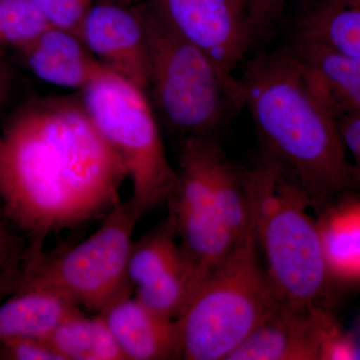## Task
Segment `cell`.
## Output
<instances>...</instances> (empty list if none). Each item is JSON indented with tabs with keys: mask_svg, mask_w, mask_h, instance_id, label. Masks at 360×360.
<instances>
[{
	"mask_svg": "<svg viewBox=\"0 0 360 360\" xmlns=\"http://www.w3.org/2000/svg\"><path fill=\"white\" fill-rule=\"evenodd\" d=\"M125 179L80 97L25 104L0 134V210L27 255L44 251L52 234L103 219Z\"/></svg>",
	"mask_w": 360,
	"mask_h": 360,
	"instance_id": "cell-1",
	"label": "cell"
},
{
	"mask_svg": "<svg viewBox=\"0 0 360 360\" xmlns=\"http://www.w3.org/2000/svg\"><path fill=\"white\" fill-rule=\"evenodd\" d=\"M264 153L317 207L360 191V176L341 141L338 120L309 89L286 49L253 60L239 77Z\"/></svg>",
	"mask_w": 360,
	"mask_h": 360,
	"instance_id": "cell-2",
	"label": "cell"
},
{
	"mask_svg": "<svg viewBox=\"0 0 360 360\" xmlns=\"http://www.w3.org/2000/svg\"><path fill=\"white\" fill-rule=\"evenodd\" d=\"M250 219L269 276L283 302L300 309L324 307L329 278L311 198L270 156L243 169Z\"/></svg>",
	"mask_w": 360,
	"mask_h": 360,
	"instance_id": "cell-3",
	"label": "cell"
},
{
	"mask_svg": "<svg viewBox=\"0 0 360 360\" xmlns=\"http://www.w3.org/2000/svg\"><path fill=\"white\" fill-rule=\"evenodd\" d=\"M281 302L260 265L250 224L175 319L179 359L227 360Z\"/></svg>",
	"mask_w": 360,
	"mask_h": 360,
	"instance_id": "cell-4",
	"label": "cell"
},
{
	"mask_svg": "<svg viewBox=\"0 0 360 360\" xmlns=\"http://www.w3.org/2000/svg\"><path fill=\"white\" fill-rule=\"evenodd\" d=\"M148 52V94L182 139L212 136L241 104L210 58L168 22L153 1L135 8Z\"/></svg>",
	"mask_w": 360,
	"mask_h": 360,
	"instance_id": "cell-5",
	"label": "cell"
},
{
	"mask_svg": "<svg viewBox=\"0 0 360 360\" xmlns=\"http://www.w3.org/2000/svg\"><path fill=\"white\" fill-rule=\"evenodd\" d=\"M94 125L120 156L139 214L167 203L176 181L148 92L104 68L80 91Z\"/></svg>",
	"mask_w": 360,
	"mask_h": 360,
	"instance_id": "cell-6",
	"label": "cell"
},
{
	"mask_svg": "<svg viewBox=\"0 0 360 360\" xmlns=\"http://www.w3.org/2000/svg\"><path fill=\"white\" fill-rule=\"evenodd\" d=\"M141 215L130 200L120 201L91 236L65 251L47 255L23 252L20 283L58 291L78 307L103 311L131 290L127 264Z\"/></svg>",
	"mask_w": 360,
	"mask_h": 360,
	"instance_id": "cell-7",
	"label": "cell"
},
{
	"mask_svg": "<svg viewBox=\"0 0 360 360\" xmlns=\"http://www.w3.org/2000/svg\"><path fill=\"white\" fill-rule=\"evenodd\" d=\"M184 39L205 52L241 101L238 70L253 37L240 0H153Z\"/></svg>",
	"mask_w": 360,
	"mask_h": 360,
	"instance_id": "cell-8",
	"label": "cell"
},
{
	"mask_svg": "<svg viewBox=\"0 0 360 360\" xmlns=\"http://www.w3.org/2000/svg\"><path fill=\"white\" fill-rule=\"evenodd\" d=\"M82 40L104 68L148 92L146 37L135 9L94 4L82 26Z\"/></svg>",
	"mask_w": 360,
	"mask_h": 360,
	"instance_id": "cell-9",
	"label": "cell"
},
{
	"mask_svg": "<svg viewBox=\"0 0 360 360\" xmlns=\"http://www.w3.org/2000/svg\"><path fill=\"white\" fill-rule=\"evenodd\" d=\"M286 51L314 96L338 122L360 116L359 58L296 37Z\"/></svg>",
	"mask_w": 360,
	"mask_h": 360,
	"instance_id": "cell-10",
	"label": "cell"
},
{
	"mask_svg": "<svg viewBox=\"0 0 360 360\" xmlns=\"http://www.w3.org/2000/svg\"><path fill=\"white\" fill-rule=\"evenodd\" d=\"M130 290L99 312L125 360L179 359L176 322L149 309Z\"/></svg>",
	"mask_w": 360,
	"mask_h": 360,
	"instance_id": "cell-11",
	"label": "cell"
},
{
	"mask_svg": "<svg viewBox=\"0 0 360 360\" xmlns=\"http://www.w3.org/2000/svg\"><path fill=\"white\" fill-rule=\"evenodd\" d=\"M312 309L281 302L227 360H319Z\"/></svg>",
	"mask_w": 360,
	"mask_h": 360,
	"instance_id": "cell-12",
	"label": "cell"
},
{
	"mask_svg": "<svg viewBox=\"0 0 360 360\" xmlns=\"http://www.w3.org/2000/svg\"><path fill=\"white\" fill-rule=\"evenodd\" d=\"M33 75L47 84L82 91L104 70L82 39L56 26L18 49Z\"/></svg>",
	"mask_w": 360,
	"mask_h": 360,
	"instance_id": "cell-13",
	"label": "cell"
},
{
	"mask_svg": "<svg viewBox=\"0 0 360 360\" xmlns=\"http://www.w3.org/2000/svg\"><path fill=\"white\" fill-rule=\"evenodd\" d=\"M355 193L321 206L316 219L331 283L360 285V198Z\"/></svg>",
	"mask_w": 360,
	"mask_h": 360,
	"instance_id": "cell-14",
	"label": "cell"
},
{
	"mask_svg": "<svg viewBox=\"0 0 360 360\" xmlns=\"http://www.w3.org/2000/svg\"><path fill=\"white\" fill-rule=\"evenodd\" d=\"M77 310V303L58 291L20 283L15 291L0 303V338L26 336L49 340Z\"/></svg>",
	"mask_w": 360,
	"mask_h": 360,
	"instance_id": "cell-15",
	"label": "cell"
},
{
	"mask_svg": "<svg viewBox=\"0 0 360 360\" xmlns=\"http://www.w3.org/2000/svg\"><path fill=\"white\" fill-rule=\"evenodd\" d=\"M295 37L360 59V0H316L302 6Z\"/></svg>",
	"mask_w": 360,
	"mask_h": 360,
	"instance_id": "cell-16",
	"label": "cell"
},
{
	"mask_svg": "<svg viewBox=\"0 0 360 360\" xmlns=\"http://www.w3.org/2000/svg\"><path fill=\"white\" fill-rule=\"evenodd\" d=\"M49 342L63 360H125L101 314L77 310L54 330Z\"/></svg>",
	"mask_w": 360,
	"mask_h": 360,
	"instance_id": "cell-17",
	"label": "cell"
},
{
	"mask_svg": "<svg viewBox=\"0 0 360 360\" xmlns=\"http://www.w3.org/2000/svg\"><path fill=\"white\" fill-rule=\"evenodd\" d=\"M184 262L174 219L168 215L165 221L134 241L127 264V278L136 288Z\"/></svg>",
	"mask_w": 360,
	"mask_h": 360,
	"instance_id": "cell-18",
	"label": "cell"
},
{
	"mask_svg": "<svg viewBox=\"0 0 360 360\" xmlns=\"http://www.w3.org/2000/svg\"><path fill=\"white\" fill-rule=\"evenodd\" d=\"M212 195L213 208L225 226L236 239L243 238L251 224L245 172L232 165L220 146L213 156Z\"/></svg>",
	"mask_w": 360,
	"mask_h": 360,
	"instance_id": "cell-19",
	"label": "cell"
},
{
	"mask_svg": "<svg viewBox=\"0 0 360 360\" xmlns=\"http://www.w3.org/2000/svg\"><path fill=\"white\" fill-rule=\"evenodd\" d=\"M196 288L193 274L184 260L163 276L136 286L135 297L156 314L175 321Z\"/></svg>",
	"mask_w": 360,
	"mask_h": 360,
	"instance_id": "cell-20",
	"label": "cell"
},
{
	"mask_svg": "<svg viewBox=\"0 0 360 360\" xmlns=\"http://www.w3.org/2000/svg\"><path fill=\"white\" fill-rule=\"evenodd\" d=\"M51 26L32 0H0V54L20 49Z\"/></svg>",
	"mask_w": 360,
	"mask_h": 360,
	"instance_id": "cell-21",
	"label": "cell"
},
{
	"mask_svg": "<svg viewBox=\"0 0 360 360\" xmlns=\"http://www.w3.org/2000/svg\"><path fill=\"white\" fill-rule=\"evenodd\" d=\"M315 331L319 345V360L360 359V345L347 333L326 307H315Z\"/></svg>",
	"mask_w": 360,
	"mask_h": 360,
	"instance_id": "cell-22",
	"label": "cell"
},
{
	"mask_svg": "<svg viewBox=\"0 0 360 360\" xmlns=\"http://www.w3.org/2000/svg\"><path fill=\"white\" fill-rule=\"evenodd\" d=\"M51 26L73 33L82 39V26L94 0H32Z\"/></svg>",
	"mask_w": 360,
	"mask_h": 360,
	"instance_id": "cell-23",
	"label": "cell"
},
{
	"mask_svg": "<svg viewBox=\"0 0 360 360\" xmlns=\"http://www.w3.org/2000/svg\"><path fill=\"white\" fill-rule=\"evenodd\" d=\"M286 0H248L246 13L253 39L270 32L283 13Z\"/></svg>",
	"mask_w": 360,
	"mask_h": 360,
	"instance_id": "cell-24",
	"label": "cell"
},
{
	"mask_svg": "<svg viewBox=\"0 0 360 360\" xmlns=\"http://www.w3.org/2000/svg\"><path fill=\"white\" fill-rule=\"evenodd\" d=\"M25 246V239L2 215L0 217V269L23 253Z\"/></svg>",
	"mask_w": 360,
	"mask_h": 360,
	"instance_id": "cell-25",
	"label": "cell"
},
{
	"mask_svg": "<svg viewBox=\"0 0 360 360\" xmlns=\"http://www.w3.org/2000/svg\"><path fill=\"white\" fill-rule=\"evenodd\" d=\"M341 141L360 176V116L338 122Z\"/></svg>",
	"mask_w": 360,
	"mask_h": 360,
	"instance_id": "cell-26",
	"label": "cell"
},
{
	"mask_svg": "<svg viewBox=\"0 0 360 360\" xmlns=\"http://www.w3.org/2000/svg\"><path fill=\"white\" fill-rule=\"evenodd\" d=\"M22 257L23 253H21L9 262L4 269H0V303L13 293L20 284L22 274Z\"/></svg>",
	"mask_w": 360,
	"mask_h": 360,
	"instance_id": "cell-27",
	"label": "cell"
},
{
	"mask_svg": "<svg viewBox=\"0 0 360 360\" xmlns=\"http://www.w3.org/2000/svg\"><path fill=\"white\" fill-rule=\"evenodd\" d=\"M15 72L11 63L0 54V115L6 110L15 89Z\"/></svg>",
	"mask_w": 360,
	"mask_h": 360,
	"instance_id": "cell-28",
	"label": "cell"
},
{
	"mask_svg": "<svg viewBox=\"0 0 360 360\" xmlns=\"http://www.w3.org/2000/svg\"><path fill=\"white\" fill-rule=\"evenodd\" d=\"M314 1H316V0H302V6H307V4H311Z\"/></svg>",
	"mask_w": 360,
	"mask_h": 360,
	"instance_id": "cell-29",
	"label": "cell"
},
{
	"mask_svg": "<svg viewBox=\"0 0 360 360\" xmlns=\"http://www.w3.org/2000/svg\"><path fill=\"white\" fill-rule=\"evenodd\" d=\"M240 2H241V4H243V6H245V9H246V4H248V0H240ZM246 14H248V13H246Z\"/></svg>",
	"mask_w": 360,
	"mask_h": 360,
	"instance_id": "cell-30",
	"label": "cell"
},
{
	"mask_svg": "<svg viewBox=\"0 0 360 360\" xmlns=\"http://www.w3.org/2000/svg\"><path fill=\"white\" fill-rule=\"evenodd\" d=\"M2 217V213H1V212H0V217Z\"/></svg>",
	"mask_w": 360,
	"mask_h": 360,
	"instance_id": "cell-31",
	"label": "cell"
},
{
	"mask_svg": "<svg viewBox=\"0 0 360 360\" xmlns=\"http://www.w3.org/2000/svg\"><path fill=\"white\" fill-rule=\"evenodd\" d=\"M124 1H129V0H124Z\"/></svg>",
	"mask_w": 360,
	"mask_h": 360,
	"instance_id": "cell-32",
	"label": "cell"
},
{
	"mask_svg": "<svg viewBox=\"0 0 360 360\" xmlns=\"http://www.w3.org/2000/svg\"><path fill=\"white\" fill-rule=\"evenodd\" d=\"M0 212H1V210H0Z\"/></svg>",
	"mask_w": 360,
	"mask_h": 360,
	"instance_id": "cell-33",
	"label": "cell"
}]
</instances>
